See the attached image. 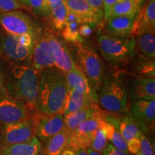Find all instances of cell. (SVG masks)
<instances>
[{
	"label": "cell",
	"mask_w": 155,
	"mask_h": 155,
	"mask_svg": "<svg viewBox=\"0 0 155 155\" xmlns=\"http://www.w3.org/2000/svg\"><path fill=\"white\" fill-rule=\"evenodd\" d=\"M34 136L33 128L30 119L16 123L4 124L0 138L1 149L29 141Z\"/></svg>",
	"instance_id": "obj_11"
},
{
	"label": "cell",
	"mask_w": 155,
	"mask_h": 155,
	"mask_svg": "<svg viewBox=\"0 0 155 155\" xmlns=\"http://www.w3.org/2000/svg\"><path fill=\"white\" fill-rule=\"evenodd\" d=\"M102 128L106 134L108 141H109L113 146L123 152H129L127 141L124 139L117 128L114 127L111 123L108 122L106 120Z\"/></svg>",
	"instance_id": "obj_28"
},
{
	"label": "cell",
	"mask_w": 155,
	"mask_h": 155,
	"mask_svg": "<svg viewBox=\"0 0 155 155\" xmlns=\"http://www.w3.org/2000/svg\"><path fill=\"white\" fill-rule=\"evenodd\" d=\"M102 111L99 106L96 104H94L79 111L68 114L63 116L65 128L70 134L72 133L81 122L86 121V119L95 115L101 114Z\"/></svg>",
	"instance_id": "obj_23"
},
{
	"label": "cell",
	"mask_w": 155,
	"mask_h": 155,
	"mask_svg": "<svg viewBox=\"0 0 155 155\" xmlns=\"http://www.w3.org/2000/svg\"><path fill=\"white\" fill-rule=\"evenodd\" d=\"M9 95L7 86V78H6L5 71L0 65V96Z\"/></svg>",
	"instance_id": "obj_37"
},
{
	"label": "cell",
	"mask_w": 155,
	"mask_h": 155,
	"mask_svg": "<svg viewBox=\"0 0 155 155\" xmlns=\"http://www.w3.org/2000/svg\"><path fill=\"white\" fill-rule=\"evenodd\" d=\"M94 104L96 103L89 95L68 87L61 113L65 116Z\"/></svg>",
	"instance_id": "obj_18"
},
{
	"label": "cell",
	"mask_w": 155,
	"mask_h": 155,
	"mask_svg": "<svg viewBox=\"0 0 155 155\" xmlns=\"http://www.w3.org/2000/svg\"><path fill=\"white\" fill-rule=\"evenodd\" d=\"M65 74L55 67L42 70L39 78L36 111L45 114L61 113L68 92Z\"/></svg>",
	"instance_id": "obj_1"
},
{
	"label": "cell",
	"mask_w": 155,
	"mask_h": 155,
	"mask_svg": "<svg viewBox=\"0 0 155 155\" xmlns=\"http://www.w3.org/2000/svg\"><path fill=\"white\" fill-rule=\"evenodd\" d=\"M0 26L6 33L15 36L24 34L36 36L40 31L32 19L19 9L0 13Z\"/></svg>",
	"instance_id": "obj_6"
},
{
	"label": "cell",
	"mask_w": 155,
	"mask_h": 155,
	"mask_svg": "<svg viewBox=\"0 0 155 155\" xmlns=\"http://www.w3.org/2000/svg\"><path fill=\"white\" fill-rule=\"evenodd\" d=\"M42 151L41 142L34 136L29 141L0 149V155H39Z\"/></svg>",
	"instance_id": "obj_21"
},
{
	"label": "cell",
	"mask_w": 155,
	"mask_h": 155,
	"mask_svg": "<svg viewBox=\"0 0 155 155\" xmlns=\"http://www.w3.org/2000/svg\"><path fill=\"white\" fill-rule=\"evenodd\" d=\"M25 6L30 7L35 12L39 15L50 17V5H48L46 0H26Z\"/></svg>",
	"instance_id": "obj_32"
},
{
	"label": "cell",
	"mask_w": 155,
	"mask_h": 155,
	"mask_svg": "<svg viewBox=\"0 0 155 155\" xmlns=\"http://www.w3.org/2000/svg\"><path fill=\"white\" fill-rule=\"evenodd\" d=\"M61 155H89L87 148L86 147H79L75 150H65Z\"/></svg>",
	"instance_id": "obj_41"
},
{
	"label": "cell",
	"mask_w": 155,
	"mask_h": 155,
	"mask_svg": "<svg viewBox=\"0 0 155 155\" xmlns=\"http://www.w3.org/2000/svg\"><path fill=\"white\" fill-rule=\"evenodd\" d=\"M52 22L55 30L62 31L65 28L68 16V8L65 0H55L50 5Z\"/></svg>",
	"instance_id": "obj_27"
},
{
	"label": "cell",
	"mask_w": 155,
	"mask_h": 155,
	"mask_svg": "<svg viewBox=\"0 0 155 155\" xmlns=\"http://www.w3.org/2000/svg\"><path fill=\"white\" fill-rule=\"evenodd\" d=\"M134 1H135L136 4H137V6H138V7H140V5H141V4L143 3V2L144 1V0H134Z\"/></svg>",
	"instance_id": "obj_44"
},
{
	"label": "cell",
	"mask_w": 155,
	"mask_h": 155,
	"mask_svg": "<svg viewBox=\"0 0 155 155\" xmlns=\"http://www.w3.org/2000/svg\"><path fill=\"white\" fill-rule=\"evenodd\" d=\"M134 72L138 76L145 78L155 77L154 59L141 55L137 58L134 65Z\"/></svg>",
	"instance_id": "obj_30"
},
{
	"label": "cell",
	"mask_w": 155,
	"mask_h": 155,
	"mask_svg": "<svg viewBox=\"0 0 155 155\" xmlns=\"http://www.w3.org/2000/svg\"><path fill=\"white\" fill-rule=\"evenodd\" d=\"M32 50L23 47L18 36L0 33V57L13 65L31 63Z\"/></svg>",
	"instance_id": "obj_7"
},
{
	"label": "cell",
	"mask_w": 155,
	"mask_h": 155,
	"mask_svg": "<svg viewBox=\"0 0 155 155\" xmlns=\"http://www.w3.org/2000/svg\"><path fill=\"white\" fill-rule=\"evenodd\" d=\"M105 119L118 129L126 141H129L134 138H139L143 134L139 127L131 114H127L121 118L105 114Z\"/></svg>",
	"instance_id": "obj_17"
},
{
	"label": "cell",
	"mask_w": 155,
	"mask_h": 155,
	"mask_svg": "<svg viewBox=\"0 0 155 155\" xmlns=\"http://www.w3.org/2000/svg\"><path fill=\"white\" fill-rule=\"evenodd\" d=\"M140 146V139L139 138H134L127 141V148L129 153L136 154L138 152Z\"/></svg>",
	"instance_id": "obj_40"
},
{
	"label": "cell",
	"mask_w": 155,
	"mask_h": 155,
	"mask_svg": "<svg viewBox=\"0 0 155 155\" xmlns=\"http://www.w3.org/2000/svg\"><path fill=\"white\" fill-rule=\"evenodd\" d=\"M93 26L94 25L89 23H83L79 27V35L81 38H87L91 35L93 32Z\"/></svg>",
	"instance_id": "obj_39"
},
{
	"label": "cell",
	"mask_w": 155,
	"mask_h": 155,
	"mask_svg": "<svg viewBox=\"0 0 155 155\" xmlns=\"http://www.w3.org/2000/svg\"><path fill=\"white\" fill-rule=\"evenodd\" d=\"M51 35L39 31L35 38L31 64L39 73L43 69L55 67L50 42Z\"/></svg>",
	"instance_id": "obj_10"
},
{
	"label": "cell",
	"mask_w": 155,
	"mask_h": 155,
	"mask_svg": "<svg viewBox=\"0 0 155 155\" xmlns=\"http://www.w3.org/2000/svg\"><path fill=\"white\" fill-rule=\"evenodd\" d=\"M119 1L121 0H103V12L105 19H107L112 7Z\"/></svg>",
	"instance_id": "obj_38"
},
{
	"label": "cell",
	"mask_w": 155,
	"mask_h": 155,
	"mask_svg": "<svg viewBox=\"0 0 155 155\" xmlns=\"http://www.w3.org/2000/svg\"><path fill=\"white\" fill-rule=\"evenodd\" d=\"M140 139V146L137 155H154V149L150 141L147 138L144 134H141L139 137Z\"/></svg>",
	"instance_id": "obj_34"
},
{
	"label": "cell",
	"mask_w": 155,
	"mask_h": 155,
	"mask_svg": "<svg viewBox=\"0 0 155 155\" xmlns=\"http://www.w3.org/2000/svg\"><path fill=\"white\" fill-rule=\"evenodd\" d=\"M142 28L155 30V0H144L134 22L132 34Z\"/></svg>",
	"instance_id": "obj_20"
},
{
	"label": "cell",
	"mask_w": 155,
	"mask_h": 155,
	"mask_svg": "<svg viewBox=\"0 0 155 155\" xmlns=\"http://www.w3.org/2000/svg\"><path fill=\"white\" fill-rule=\"evenodd\" d=\"M75 59L78 68L87 78L92 88L96 93L102 86L105 70L100 55L94 48L83 44H75Z\"/></svg>",
	"instance_id": "obj_5"
},
{
	"label": "cell",
	"mask_w": 155,
	"mask_h": 155,
	"mask_svg": "<svg viewBox=\"0 0 155 155\" xmlns=\"http://www.w3.org/2000/svg\"><path fill=\"white\" fill-rule=\"evenodd\" d=\"M105 113L102 111L92 117L81 122L72 133L70 134L68 146L69 149L75 150L79 147L87 148L91 139L98 128L105 123Z\"/></svg>",
	"instance_id": "obj_9"
},
{
	"label": "cell",
	"mask_w": 155,
	"mask_h": 155,
	"mask_svg": "<svg viewBox=\"0 0 155 155\" xmlns=\"http://www.w3.org/2000/svg\"><path fill=\"white\" fill-rule=\"evenodd\" d=\"M40 73L32 64L15 65L7 78L9 94L25 104L30 111H36Z\"/></svg>",
	"instance_id": "obj_2"
},
{
	"label": "cell",
	"mask_w": 155,
	"mask_h": 155,
	"mask_svg": "<svg viewBox=\"0 0 155 155\" xmlns=\"http://www.w3.org/2000/svg\"><path fill=\"white\" fill-rule=\"evenodd\" d=\"M108 141L106 134L103 128H98L91 139L87 148L102 154V152L108 143Z\"/></svg>",
	"instance_id": "obj_31"
},
{
	"label": "cell",
	"mask_w": 155,
	"mask_h": 155,
	"mask_svg": "<svg viewBox=\"0 0 155 155\" xmlns=\"http://www.w3.org/2000/svg\"><path fill=\"white\" fill-rule=\"evenodd\" d=\"M46 1H47V2L48 3V5H50V4L51 3H53L54 1H55V0H46Z\"/></svg>",
	"instance_id": "obj_45"
},
{
	"label": "cell",
	"mask_w": 155,
	"mask_h": 155,
	"mask_svg": "<svg viewBox=\"0 0 155 155\" xmlns=\"http://www.w3.org/2000/svg\"><path fill=\"white\" fill-rule=\"evenodd\" d=\"M68 11L74 15L81 24L89 23L95 25L100 23L104 12L94 9L85 0H65Z\"/></svg>",
	"instance_id": "obj_15"
},
{
	"label": "cell",
	"mask_w": 155,
	"mask_h": 155,
	"mask_svg": "<svg viewBox=\"0 0 155 155\" xmlns=\"http://www.w3.org/2000/svg\"><path fill=\"white\" fill-rule=\"evenodd\" d=\"M87 151H88L89 155H102L101 154H100V153L95 152V151L91 150V149L89 148H87Z\"/></svg>",
	"instance_id": "obj_43"
},
{
	"label": "cell",
	"mask_w": 155,
	"mask_h": 155,
	"mask_svg": "<svg viewBox=\"0 0 155 155\" xmlns=\"http://www.w3.org/2000/svg\"><path fill=\"white\" fill-rule=\"evenodd\" d=\"M136 16L111 17L108 21L106 30L108 35L115 38H127L132 36V28Z\"/></svg>",
	"instance_id": "obj_19"
},
{
	"label": "cell",
	"mask_w": 155,
	"mask_h": 155,
	"mask_svg": "<svg viewBox=\"0 0 155 155\" xmlns=\"http://www.w3.org/2000/svg\"><path fill=\"white\" fill-rule=\"evenodd\" d=\"M97 45L103 58L111 64H119L134 57L136 41L134 37L115 38L98 32Z\"/></svg>",
	"instance_id": "obj_4"
},
{
	"label": "cell",
	"mask_w": 155,
	"mask_h": 155,
	"mask_svg": "<svg viewBox=\"0 0 155 155\" xmlns=\"http://www.w3.org/2000/svg\"><path fill=\"white\" fill-rule=\"evenodd\" d=\"M81 25L80 20L74 15L68 11L65 28L61 31L64 40L75 45L83 42V38L79 35V27Z\"/></svg>",
	"instance_id": "obj_26"
},
{
	"label": "cell",
	"mask_w": 155,
	"mask_h": 155,
	"mask_svg": "<svg viewBox=\"0 0 155 155\" xmlns=\"http://www.w3.org/2000/svg\"><path fill=\"white\" fill-rule=\"evenodd\" d=\"M24 5L18 0H0V12H6L22 9L25 8Z\"/></svg>",
	"instance_id": "obj_33"
},
{
	"label": "cell",
	"mask_w": 155,
	"mask_h": 155,
	"mask_svg": "<svg viewBox=\"0 0 155 155\" xmlns=\"http://www.w3.org/2000/svg\"><path fill=\"white\" fill-rule=\"evenodd\" d=\"M18 1H19L21 3L23 4V5H25V2H26V0H18Z\"/></svg>",
	"instance_id": "obj_46"
},
{
	"label": "cell",
	"mask_w": 155,
	"mask_h": 155,
	"mask_svg": "<svg viewBox=\"0 0 155 155\" xmlns=\"http://www.w3.org/2000/svg\"><path fill=\"white\" fill-rule=\"evenodd\" d=\"M94 9L103 11V0H85Z\"/></svg>",
	"instance_id": "obj_42"
},
{
	"label": "cell",
	"mask_w": 155,
	"mask_h": 155,
	"mask_svg": "<svg viewBox=\"0 0 155 155\" xmlns=\"http://www.w3.org/2000/svg\"><path fill=\"white\" fill-rule=\"evenodd\" d=\"M30 120L34 135L45 143L65 128L61 112L55 114H45L37 111Z\"/></svg>",
	"instance_id": "obj_8"
},
{
	"label": "cell",
	"mask_w": 155,
	"mask_h": 155,
	"mask_svg": "<svg viewBox=\"0 0 155 155\" xmlns=\"http://www.w3.org/2000/svg\"><path fill=\"white\" fill-rule=\"evenodd\" d=\"M134 37L136 47L139 48L143 55L154 59L155 36L154 30L142 28L132 35Z\"/></svg>",
	"instance_id": "obj_24"
},
{
	"label": "cell",
	"mask_w": 155,
	"mask_h": 155,
	"mask_svg": "<svg viewBox=\"0 0 155 155\" xmlns=\"http://www.w3.org/2000/svg\"><path fill=\"white\" fill-rule=\"evenodd\" d=\"M39 155H46V154H45V152H44V151H42V152L40 153V154H39Z\"/></svg>",
	"instance_id": "obj_47"
},
{
	"label": "cell",
	"mask_w": 155,
	"mask_h": 155,
	"mask_svg": "<svg viewBox=\"0 0 155 155\" xmlns=\"http://www.w3.org/2000/svg\"><path fill=\"white\" fill-rule=\"evenodd\" d=\"M30 112L22 102L10 95L0 96V122L3 124L30 119Z\"/></svg>",
	"instance_id": "obj_12"
},
{
	"label": "cell",
	"mask_w": 155,
	"mask_h": 155,
	"mask_svg": "<svg viewBox=\"0 0 155 155\" xmlns=\"http://www.w3.org/2000/svg\"><path fill=\"white\" fill-rule=\"evenodd\" d=\"M139 8L134 0H121L112 7L107 19L116 16H137Z\"/></svg>",
	"instance_id": "obj_29"
},
{
	"label": "cell",
	"mask_w": 155,
	"mask_h": 155,
	"mask_svg": "<svg viewBox=\"0 0 155 155\" xmlns=\"http://www.w3.org/2000/svg\"><path fill=\"white\" fill-rule=\"evenodd\" d=\"M130 111L143 134H147L154 129L155 99L134 101L130 106Z\"/></svg>",
	"instance_id": "obj_13"
},
{
	"label": "cell",
	"mask_w": 155,
	"mask_h": 155,
	"mask_svg": "<svg viewBox=\"0 0 155 155\" xmlns=\"http://www.w3.org/2000/svg\"><path fill=\"white\" fill-rule=\"evenodd\" d=\"M50 42L54 66L64 74L77 68L76 63L66 44L53 35H51Z\"/></svg>",
	"instance_id": "obj_14"
},
{
	"label": "cell",
	"mask_w": 155,
	"mask_h": 155,
	"mask_svg": "<svg viewBox=\"0 0 155 155\" xmlns=\"http://www.w3.org/2000/svg\"><path fill=\"white\" fill-rule=\"evenodd\" d=\"M68 86L89 95L95 102L98 103V94L92 88L87 78L78 68L65 74Z\"/></svg>",
	"instance_id": "obj_22"
},
{
	"label": "cell",
	"mask_w": 155,
	"mask_h": 155,
	"mask_svg": "<svg viewBox=\"0 0 155 155\" xmlns=\"http://www.w3.org/2000/svg\"><path fill=\"white\" fill-rule=\"evenodd\" d=\"M131 100L155 99L154 78L137 76L131 79L128 88Z\"/></svg>",
	"instance_id": "obj_16"
},
{
	"label": "cell",
	"mask_w": 155,
	"mask_h": 155,
	"mask_svg": "<svg viewBox=\"0 0 155 155\" xmlns=\"http://www.w3.org/2000/svg\"><path fill=\"white\" fill-rule=\"evenodd\" d=\"M70 133L64 128L63 130L46 141L45 152L46 155H61L68 146Z\"/></svg>",
	"instance_id": "obj_25"
},
{
	"label": "cell",
	"mask_w": 155,
	"mask_h": 155,
	"mask_svg": "<svg viewBox=\"0 0 155 155\" xmlns=\"http://www.w3.org/2000/svg\"><path fill=\"white\" fill-rule=\"evenodd\" d=\"M35 37L36 36H34L30 34H24L20 36H18V38L19 42L23 47L32 50L33 49Z\"/></svg>",
	"instance_id": "obj_35"
},
{
	"label": "cell",
	"mask_w": 155,
	"mask_h": 155,
	"mask_svg": "<svg viewBox=\"0 0 155 155\" xmlns=\"http://www.w3.org/2000/svg\"><path fill=\"white\" fill-rule=\"evenodd\" d=\"M98 102L104 110L114 114L125 113L128 109V93L120 78L104 75L98 91Z\"/></svg>",
	"instance_id": "obj_3"
},
{
	"label": "cell",
	"mask_w": 155,
	"mask_h": 155,
	"mask_svg": "<svg viewBox=\"0 0 155 155\" xmlns=\"http://www.w3.org/2000/svg\"><path fill=\"white\" fill-rule=\"evenodd\" d=\"M102 155H130L129 152H125L116 148L111 143H108Z\"/></svg>",
	"instance_id": "obj_36"
}]
</instances>
